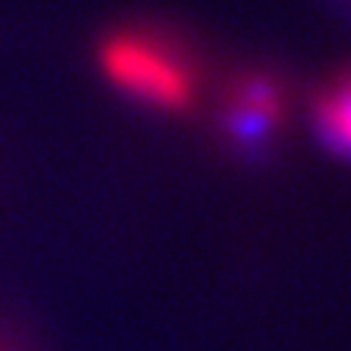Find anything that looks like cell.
I'll return each instance as SVG.
<instances>
[{"mask_svg": "<svg viewBox=\"0 0 351 351\" xmlns=\"http://www.w3.org/2000/svg\"><path fill=\"white\" fill-rule=\"evenodd\" d=\"M315 122L329 147L351 155V75L326 86L315 103Z\"/></svg>", "mask_w": 351, "mask_h": 351, "instance_id": "obj_3", "label": "cell"}, {"mask_svg": "<svg viewBox=\"0 0 351 351\" xmlns=\"http://www.w3.org/2000/svg\"><path fill=\"white\" fill-rule=\"evenodd\" d=\"M282 114V95L271 80L249 77L238 83V89L227 106V128L241 141L263 138Z\"/></svg>", "mask_w": 351, "mask_h": 351, "instance_id": "obj_2", "label": "cell"}, {"mask_svg": "<svg viewBox=\"0 0 351 351\" xmlns=\"http://www.w3.org/2000/svg\"><path fill=\"white\" fill-rule=\"evenodd\" d=\"M0 351H17V346L12 340H6V337H0Z\"/></svg>", "mask_w": 351, "mask_h": 351, "instance_id": "obj_4", "label": "cell"}, {"mask_svg": "<svg viewBox=\"0 0 351 351\" xmlns=\"http://www.w3.org/2000/svg\"><path fill=\"white\" fill-rule=\"evenodd\" d=\"M100 66L122 95L166 111L186 108L197 89L189 58L147 31L111 34L100 47Z\"/></svg>", "mask_w": 351, "mask_h": 351, "instance_id": "obj_1", "label": "cell"}]
</instances>
